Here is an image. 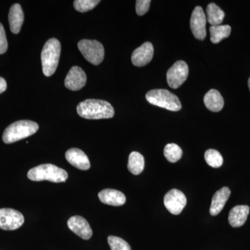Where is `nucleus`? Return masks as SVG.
Returning a JSON list of instances; mask_svg holds the SVG:
<instances>
[{"instance_id":"nucleus-1","label":"nucleus","mask_w":250,"mask_h":250,"mask_svg":"<svg viewBox=\"0 0 250 250\" xmlns=\"http://www.w3.org/2000/svg\"><path fill=\"white\" fill-rule=\"evenodd\" d=\"M77 111L81 117L88 120L106 119L114 116V109L111 104L94 99H88L79 104Z\"/></svg>"},{"instance_id":"nucleus-2","label":"nucleus","mask_w":250,"mask_h":250,"mask_svg":"<svg viewBox=\"0 0 250 250\" xmlns=\"http://www.w3.org/2000/svg\"><path fill=\"white\" fill-rule=\"evenodd\" d=\"M28 178L34 182L47 180L54 183L65 182L68 177L66 171L53 164H42L31 168L27 173Z\"/></svg>"},{"instance_id":"nucleus-3","label":"nucleus","mask_w":250,"mask_h":250,"mask_svg":"<svg viewBox=\"0 0 250 250\" xmlns=\"http://www.w3.org/2000/svg\"><path fill=\"white\" fill-rule=\"evenodd\" d=\"M61 50V43L57 39H49L44 45L41 52V62L42 72L46 77L52 76L57 70Z\"/></svg>"},{"instance_id":"nucleus-4","label":"nucleus","mask_w":250,"mask_h":250,"mask_svg":"<svg viewBox=\"0 0 250 250\" xmlns=\"http://www.w3.org/2000/svg\"><path fill=\"white\" fill-rule=\"evenodd\" d=\"M39 125L31 121H19L10 125L3 134V141L6 144L17 142L35 134Z\"/></svg>"},{"instance_id":"nucleus-5","label":"nucleus","mask_w":250,"mask_h":250,"mask_svg":"<svg viewBox=\"0 0 250 250\" xmlns=\"http://www.w3.org/2000/svg\"><path fill=\"white\" fill-rule=\"evenodd\" d=\"M148 103L154 106L172 111H178L182 108L180 100L174 94L165 89L152 90L146 94Z\"/></svg>"},{"instance_id":"nucleus-6","label":"nucleus","mask_w":250,"mask_h":250,"mask_svg":"<svg viewBox=\"0 0 250 250\" xmlns=\"http://www.w3.org/2000/svg\"><path fill=\"white\" fill-rule=\"evenodd\" d=\"M78 48L84 58L95 65H98L103 62L104 57V49L101 42L95 40L80 41Z\"/></svg>"},{"instance_id":"nucleus-7","label":"nucleus","mask_w":250,"mask_h":250,"mask_svg":"<svg viewBox=\"0 0 250 250\" xmlns=\"http://www.w3.org/2000/svg\"><path fill=\"white\" fill-rule=\"evenodd\" d=\"M188 66L184 61H178L167 70L166 78L170 87L172 88L181 86L188 76Z\"/></svg>"},{"instance_id":"nucleus-8","label":"nucleus","mask_w":250,"mask_h":250,"mask_svg":"<svg viewBox=\"0 0 250 250\" xmlns=\"http://www.w3.org/2000/svg\"><path fill=\"white\" fill-rule=\"evenodd\" d=\"M24 216L21 212L13 208H0V229L16 230L24 224Z\"/></svg>"},{"instance_id":"nucleus-9","label":"nucleus","mask_w":250,"mask_h":250,"mask_svg":"<svg viewBox=\"0 0 250 250\" xmlns=\"http://www.w3.org/2000/svg\"><path fill=\"white\" fill-rule=\"evenodd\" d=\"M164 201L166 208L173 215L180 214L187 203L184 192L178 189H172L167 192L164 196Z\"/></svg>"},{"instance_id":"nucleus-10","label":"nucleus","mask_w":250,"mask_h":250,"mask_svg":"<svg viewBox=\"0 0 250 250\" xmlns=\"http://www.w3.org/2000/svg\"><path fill=\"white\" fill-rule=\"evenodd\" d=\"M190 29L197 39L205 40L207 36V18L201 6H196L192 11L190 18Z\"/></svg>"},{"instance_id":"nucleus-11","label":"nucleus","mask_w":250,"mask_h":250,"mask_svg":"<svg viewBox=\"0 0 250 250\" xmlns=\"http://www.w3.org/2000/svg\"><path fill=\"white\" fill-rule=\"evenodd\" d=\"M67 226L75 234L84 240H88L93 235V231L87 220L83 217L75 215L67 220Z\"/></svg>"},{"instance_id":"nucleus-12","label":"nucleus","mask_w":250,"mask_h":250,"mask_svg":"<svg viewBox=\"0 0 250 250\" xmlns=\"http://www.w3.org/2000/svg\"><path fill=\"white\" fill-rule=\"evenodd\" d=\"M153 56L154 47L151 42H146L135 49L131 55V62L136 66H144L152 61Z\"/></svg>"},{"instance_id":"nucleus-13","label":"nucleus","mask_w":250,"mask_h":250,"mask_svg":"<svg viewBox=\"0 0 250 250\" xmlns=\"http://www.w3.org/2000/svg\"><path fill=\"white\" fill-rule=\"evenodd\" d=\"M86 83V75L81 67L73 66L67 73L65 85L68 89L76 91L82 89Z\"/></svg>"},{"instance_id":"nucleus-14","label":"nucleus","mask_w":250,"mask_h":250,"mask_svg":"<svg viewBox=\"0 0 250 250\" xmlns=\"http://www.w3.org/2000/svg\"><path fill=\"white\" fill-rule=\"evenodd\" d=\"M67 161L81 170H88L90 167V163L88 156L83 151L78 148H71L65 153Z\"/></svg>"},{"instance_id":"nucleus-15","label":"nucleus","mask_w":250,"mask_h":250,"mask_svg":"<svg viewBox=\"0 0 250 250\" xmlns=\"http://www.w3.org/2000/svg\"><path fill=\"white\" fill-rule=\"evenodd\" d=\"M230 195H231V190L226 187L222 188L215 192L212 198L211 205H210V215L215 216L222 211Z\"/></svg>"},{"instance_id":"nucleus-16","label":"nucleus","mask_w":250,"mask_h":250,"mask_svg":"<svg viewBox=\"0 0 250 250\" xmlns=\"http://www.w3.org/2000/svg\"><path fill=\"white\" fill-rule=\"evenodd\" d=\"M249 213L250 207L248 206H236L229 213V223L232 228H240L246 223Z\"/></svg>"},{"instance_id":"nucleus-17","label":"nucleus","mask_w":250,"mask_h":250,"mask_svg":"<svg viewBox=\"0 0 250 250\" xmlns=\"http://www.w3.org/2000/svg\"><path fill=\"white\" fill-rule=\"evenodd\" d=\"M99 198L100 201L105 205L122 206L126 202V197L123 192L114 189H104L99 192Z\"/></svg>"},{"instance_id":"nucleus-18","label":"nucleus","mask_w":250,"mask_h":250,"mask_svg":"<svg viewBox=\"0 0 250 250\" xmlns=\"http://www.w3.org/2000/svg\"><path fill=\"white\" fill-rule=\"evenodd\" d=\"M10 29L14 34H18L24 22V14L19 4H15L10 9L9 14Z\"/></svg>"},{"instance_id":"nucleus-19","label":"nucleus","mask_w":250,"mask_h":250,"mask_svg":"<svg viewBox=\"0 0 250 250\" xmlns=\"http://www.w3.org/2000/svg\"><path fill=\"white\" fill-rule=\"evenodd\" d=\"M204 103L206 107L213 112L221 111L225 104L221 94L215 89H211L207 92L204 98Z\"/></svg>"},{"instance_id":"nucleus-20","label":"nucleus","mask_w":250,"mask_h":250,"mask_svg":"<svg viewBox=\"0 0 250 250\" xmlns=\"http://www.w3.org/2000/svg\"><path fill=\"white\" fill-rule=\"evenodd\" d=\"M128 170L134 175H139L144 170L145 159L139 152H133L130 154L127 165Z\"/></svg>"},{"instance_id":"nucleus-21","label":"nucleus","mask_w":250,"mask_h":250,"mask_svg":"<svg viewBox=\"0 0 250 250\" xmlns=\"http://www.w3.org/2000/svg\"><path fill=\"white\" fill-rule=\"evenodd\" d=\"M207 20L212 26L220 25L225 16L223 10L214 3H210L207 6Z\"/></svg>"},{"instance_id":"nucleus-22","label":"nucleus","mask_w":250,"mask_h":250,"mask_svg":"<svg viewBox=\"0 0 250 250\" xmlns=\"http://www.w3.org/2000/svg\"><path fill=\"white\" fill-rule=\"evenodd\" d=\"M210 41L213 43H219L223 39H227L231 34V28L229 25L211 26L209 29Z\"/></svg>"},{"instance_id":"nucleus-23","label":"nucleus","mask_w":250,"mask_h":250,"mask_svg":"<svg viewBox=\"0 0 250 250\" xmlns=\"http://www.w3.org/2000/svg\"><path fill=\"white\" fill-rule=\"evenodd\" d=\"M182 149L175 143H169L164 148V156L171 163L178 161L182 158Z\"/></svg>"},{"instance_id":"nucleus-24","label":"nucleus","mask_w":250,"mask_h":250,"mask_svg":"<svg viewBox=\"0 0 250 250\" xmlns=\"http://www.w3.org/2000/svg\"><path fill=\"white\" fill-rule=\"evenodd\" d=\"M206 162L210 167L218 168L223 164V158L221 154L215 149H209L205 154Z\"/></svg>"},{"instance_id":"nucleus-25","label":"nucleus","mask_w":250,"mask_h":250,"mask_svg":"<svg viewBox=\"0 0 250 250\" xmlns=\"http://www.w3.org/2000/svg\"><path fill=\"white\" fill-rule=\"evenodd\" d=\"M100 2L99 0H76L74 7L79 12L84 13L93 9Z\"/></svg>"},{"instance_id":"nucleus-26","label":"nucleus","mask_w":250,"mask_h":250,"mask_svg":"<svg viewBox=\"0 0 250 250\" xmlns=\"http://www.w3.org/2000/svg\"><path fill=\"white\" fill-rule=\"evenodd\" d=\"M108 243L111 250H131L129 243L119 237L108 236Z\"/></svg>"},{"instance_id":"nucleus-27","label":"nucleus","mask_w":250,"mask_h":250,"mask_svg":"<svg viewBox=\"0 0 250 250\" xmlns=\"http://www.w3.org/2000/svg\"><path fill=\"white\" fill-rule=\"evenodd\" d=\"M151 1L149 0H138L136 1V13L139 16H143L147 12L150 6Z\"/></svg>"},{"instance_id":"nucleus-28","label":"nucleus","mask_w":250,"mask_h":250,"mask_svg":"<svg viewBox=\"0 0 250 250\" xmlns=\"http://www.w3.org/2000/svg\"><path fill=\"white\" fill-rule=\"evenodd\" d=\"M8 42L6 33L2 24L0 23V54H4L7 51Z\"/></svg>"},{"instance_id":"nucleus-29","label":"nucleus","mask_w":250,"mask_h":250,"mask_svg":"<svg viewBox=\"0 0 250 250\" xmlns=\"http://www.w3.org/2000/svg\"><path fill=\"white\" fill-rule=\"evenodd\" d=\"M7 88L6 80L3 77H0V94L4 92Z\"/></svg>"},{"instance_id":"nucleus-30","label":"nucleus","mask_w":250,"mask_h":250,"mask_svg":"<svg viewBox=\"0 0 250 250\" xmlns=\"http://www.w3.org/2000/svg\"><path fill=\"white\" fill-rule=\"evenodd\" d=\"M248 86H249L250 90V77L249 78V80H248Z\"/></svg>"}]
</instances>
